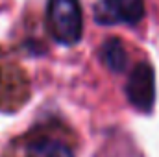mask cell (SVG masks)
<instances>
[{"instance_id": "5", "label": "cell", "mask_w": 159, "mask_h": 157, "mask_svg": "<svg viewBox=\"0 0 159 157\" xmlns=\"http://www.w3.org/2000/svg\"><path fill=\"white\" fill-rule=\"evenodd\" d=\"M28 85L26 78L11 67L0 61V107H17L26 100Z\"/></svg>"}, {"instance_id": "2", "label": "cell", "mask_w": 159, "mask_h": 157, "mask_svg": "<svg viewBox=\"0 0 159 157\" xmlns=\"http://www.w3.org/2000/svg\"><path fill=\"white\" fill-rule=\"evenodd\" d=\"M11 157H74L69 142L48 129H34L9 146Z\"/></svg>"}, {"instance_id": "4", "label": "cell", "mask_w": 159, "mask_h": 157, "mask_svg": "<svg viewBox=\"0 0 159 157\" xmlns=\"http://www.w3.org/2000/svg\"><path fill=\"white\" fill-rule=\"evenodd\" d=\"M126 94L128 100L139 111L148 113L152 109L156 100V79H154V70L148 63H139L131 70L126 85Z\"/></svg>"}, {"instance_id": "6", "label": "cell", "mask_w": 159, "mask_h": 157, "mask_svg": "<svg viewBox=\"0 0 159 157\" xmlns=\"http://www.w3.org/2000/svg\"><path fill=\"white\" fill-rule=\"evenodd\" d=\"M102 59L115 72H122L126 69V65H128V54H126L122 43L117 37L106 41V44L102 48Z\"/></svg>"}, {"instance_id": "1", "label": "cell", "mask_w": 159, "mask_h": 157, "mask_svg": "<svg viewBox=\"0 0 159 157\" xmlns=\"http://www.w3.org/2000/svg\"><path fill=\"white\" fill-rule=\"evenodd\" d=\"M48 28L61 44H76L81 37L83 20L78 0H48Z\"/></svg>"}, {"instance_id": "3", "label": "cell", "mask_w": 159, "mask_h": 157, "mask_svg": "<svg viewBox=\"0 0 159 157\" xmlns=\"http://www.w3.org/2000/svg\"><path fill=\"white\" fill-rule=\"evenodd\" d=\"M144 17V0H98L94 20L98 24H137Z\"/></svg>"}]
</instances>
